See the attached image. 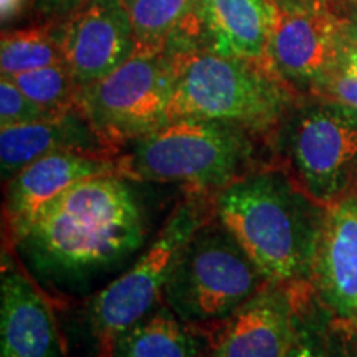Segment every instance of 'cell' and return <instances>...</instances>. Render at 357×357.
Returning a JSON list of instances; mask_svg holds the SVG:
<instances>
[{
	"label": "cell",
	"instance_id": "obj_24",
	"mask_svg": "<svg viewBox=\"0 0 357 357\" xmlns=\"http://www.w3.org/2000/svg\"><path fill=\"white\" fill-rule=\"evenodd\" d=\"M86 0H37L40 10L47 15H68Z\"/></svg>",
	"mask_w": 357,
	"mask_h": 357
},
{
	"label": "cell",
	"instance_id": "obj_16",
	"mask_svg": "<svg viewBox=\"0 0 357 357\" xmlns=\"http://www.w3.org/2000/svg\"><path fill=\"white\" fill-rule=\"evenodd\" d=\"M200 22L208 50L265 65L273 26L271 0H217Z\"/></svg>",
	"mask_w": 357,
	"mask_h": 357
},
{
	"label": "cell",
	"instance_id": "obj_5",
	"mask_svg": "<svg viewBox=\"0 0 357 357\" xmlns=\"http://www.w3.org/2000/svg\"><path fill=\"white\" fill-rule=\"evenodd\" d=\"M268 284L230 231L208 220L178 253L164 296L182 321L213 323L230 318Z\"/></svg>",
	"mask_w": 357,
	"mask_h": 357
},
{
	"label": "cell",
	"instance_id": "obj_10",
	"mask_svg": "<svg viewBox=\"0 0 357 357\" xmlns=\"http://www.w3.org/2000/svg\"><path fill=\"white\" fill-rule=\"evenodd\" d=\"M58 40L78 86L108 77L136 50L124 0H86L58 26Z\"/></svg>",
	"mask_w": 357,
	"mask_h": 357
},
{
	"label": "cell",
	"instance_id": "obj_25",
	"mask_svg": "<svg viewBox=\"0 0 357 357\" xmlns=\"http://www.w3.org/2000/svg\"><path fill=\"white\" fill-rule=\"evenodd\" d=\"M29 0H0V20L7 25L24 13Z\"/></svg>",
	"mask_w": 357,
	"mask_h": 357
},
{
	"label": "cell",
	"instance_id": "obj_14",
	"mask_svg": "<svg viewBox=\"0 0 357 357\" xmlns=\"http://www.w3.org/2000/svg\"><path fill=\"white\" fill-rule=\"evenodd\" d=\"M60 151L116 159L106 153L78 108L40 121L0 128V169L7 181L37 159Z\"/></svg>",
	"mask_w": 357,
	"mask_h": 357
},
{
	"label": "cell",
	"instance_id": "obj_21",
	"mask_svg": "<svg viewBox=\"0 0 357 357\" xmlns=\"http://www.w3.org/2000/svg\"><path fill=\"white\" fill-rule=\"evenodd\" d=\"M55 114L60 113H52L42 108L30 100L10 78L2 77L0 79V128L40 121Z\"/></svg>",
	"mask_w": 357,
	"mask_h": 357
},
{
	"label": "cell",
	"instance_id": "obj_28",
	"mask_svg": "<svg viewBox=\"0 0 357 357\" xmlns=\"http://www.w3.org/2000/svg\"><path fill=\"white\" fill-rule=\"evenodd\" d=\"M215 2H217V0H194V7H192V12H194L195 15H197V19L200 20V17H202L204 13L207 12L208 8H211Z\"/></svg>",
	"mask_w": 357,
	"mask_h": 357
},
{
	"label": "cell",
	"instance_id": "obj_4",
	"mask_svg": "<svg viewBox=\"0 0 357 357\" xmlns=\"http://www.w3.org/2000/svg\"><path fill=\"white\" fill-rule=\"evenodd\" d=\"M245 129L211 119H172L116 158L118 176L137 182H181L195 192L245 176L253 146Z\"/></svg>",
	"mask_w": 357,
	"mask_h": 357
},
{
	"label": "cell",
	"instance_id": "obj_12",
	"mask_svg": "<svg viewBox=\"0 0 357 357\" xmlns=\"http://www.w3.org/2000/svg\"><path fill=\"white\" fill-rule=\"evenodd\" d=\"M118 176L116 159L60 151L43 155L8 178L6 220L13 243H19L40 212L78 182L98 176Z\"/></svg>",
	"mask_w": 357,
	"mask_h": 357
},
{
	"label": "cell",
	"instance_id": "obj_15",
	"mask_svg": "<svg viewBox=\"0 0 357 357\" xmlns=\"http://www.w3.org/2000/svg\"><path fill=\"white\" fill-rule=\"evenodd\" d=\"M0 347L2 357H60L50 307L19 271L2 278Z\"/></svg>",
	"mask_w": 357,
	"mask_h": 357
},
{
	"label": "cell",
	"instance_id": "obj_8",
	"mask_svg": "<svg viewBox=\"0 0 357 357\" xmlns=\"http://www.w3.org/2000/svg\"><path fill=\"white\" fill-rule=\"evenodd\" d=\"M287 151L294 181L316 202L357 194V116L314 96L289 116Z\"/></svg>",
	"mask_w": 357,
	"mask_h": 357
},
{
	"label": "cell",
	"instance_id": "obj_26",
	"mask_svg": "<svg viewBox=\"0 0 357 357\" xmlns=\"http://www.w3.org/2000/svg\"><path fill=\"white\" fill-rule=\"evenodd\" d=\"M288 357H324V354L310 336H296V341H294L293 349Z\"/></svg>",
	"mask_w": 357,
	"mask_h": 357
},
{
	"label": "cell",
	"instance_id": "obj_6",
	"mask_svg": "<svg viewBox=\"0 0 357 357\" xmlns=\"http://www.w3.org/2000/svg\"><path fill=\"white\" fill-rule=\"evenodd\" d=\"M174 75L164 53H132L108 77L78 86L77 108L114 158L171 121Z\"/></svg>",
	"mask_w": 357,
	"mask_h": 357
},
{
	"label": "cell",
	"instance_id": "obj_22",
	"mask_svg": "<svg viewBox=\"0 0 357 357\" xmlns=\"http://www.w3.org/2000/svg\"><path fill=\"white\" fill-rule=\"evenodd\" d=\"M312 96L331 101L357 116V78L339 68L323 84H319Z\"/></svg>",
	"mask_w": 357,
	"mask_h": 357
},
{
	"label": "cell",
	"instance_id": "obj_13",
	"mask_svg": "<svg viewBox=\"0 0 357 357\" xmlns=\"http://www.w3.org/2000/svg\"><path fill=\"white\" fill-rule=\"evenodd\" d=\"M291 311L288 289L268 284L227 318L213 357H288L296 341Z\"/></svg>",
	"mask_w": 357,
	"mask_h": 357
},
{
	"label": "cell",
	"instance_id": "obj_23",
	"mask_svg": "<svg viewBox=\"0 0 357 357\" xmlns=\"http://www.w3.org/2000/svg\"><path fill=\"white\" fill-rule=\"evenodd\" d=\"M344 17V40L347 47L357 48V0H339Z\"/></svg>",
	"mask_w": 357,
	"mask_h": 357
},
{
	"label": "cell",
	"instance_id": "obj_20",
	"mask_svg": "<svg viewBox=\"0 0 357 357\" xmlns=\"http://www.w3.org/2000/svg\"><path fill=\"white\" fill-rule=\"evenodd\" d=\"M7 78H10L30 100L52 113L77 109L78 84L65 61Z\"/></svg>",
	"mask_w": 357,
	"mask_h": 357
},
{
	"label": "cell",
	"instance_id": "obj_2",
	"mask_svg": "<svg viewBox=\"0 0 357 357\" xmlns=\"http://www.w3.org/2000/svg\"><path fill=\"white\" fill-rule=\"evenodd\" d=\"M218 222L276 287L311 280L326 207L281 171L248 172L217 192Z\"/></svg>",
	"mask_w": 357,
	"mask_h": 357
},
{
	"label": "cell",
	"instance_id": "obj_18",
	"mask_svg": "<svg viewBox=\"0 0 357 357\" xmlns=\"http://www.w3.org/2000/svg\"><path fill=\"white\" fill-rule=\"evenodd\" d=\"M131 19L134 53H164L171 35L192 12L194 0H124Z\"/></svg>",
	"mask_w": 357,
	"mask_h": 357
},
{
	"label": "cell",
	"instance_id": "obj_11",
	"mask_svg": "<svg viewBox=\"0 0 357 357\" xmlns=\"http://www.w3.org/2000/svg\"><path fill=\"white\" fill-rule=\"evenodd\" d=\"M311 281L334 323L357 331V194L326 207Z\"/></svg>",
	"mask_w": 357,
	"mask_h": 357
},
{
	"label": "cell",
	"instance_id": "obj_1",
	"mask_svg": "<svg viewBox=\"0 0 357 357\" xmlns=\"http://www.w3.org/2000/svg\"><path fill=\"white\" fill-rule=\"evenodd\" d=\"M144 215L124 177L78 182L45 207L19 247L38 273L78 280L118 265L141 248Z\"/></svg>",
	"mask_w": 357,
	"mask_h": 357
},
{
	"label": "cell",
	"instance_id": "obj_27",
	"mask_svg": "<svg viewBox=\"0 0 357 357\" xmlns=\"http://www.w3.org/2000/svg\"><path fill=\"white\" fill-rule=\"evenodd\" d=\"M339 68L357 78V48L347 47L346 45L341 56V66H339Z\"/></svg>",
	"mask_w": 357,
	"mask_h": 357
},
{
	"label": "cell",
	"instance_id": "obj_3",
	"mask_svg": "<svg viewBox=\"0 0 357 357\" xmlns=\"http://www.w3.org/2000/svg\"><path fill=\"white\" fill-rule=\"evenodd\" d=\"M164 55L174 75L171 121L211 119L263 132L284 119L293 106L294 89L258 61L208 48Z\"/></svg>",
	"mask_w": 357,
	"mask_h": 357
},
{
	"label": "cell",
	"instance_id": "obj_9",
	"mask_svg": "<svg viewBox=\"0 0 357 357\" xmlns=\"http://www.w3.org/2000/svg\"><path fill=\"white\" fill-rule=\"evenodd\" d=\"M265 65L294 91L312 93L341 66L346 48L339 0H271Z\"/></svg>",
	"mask_w": 357,
	"mask_h": 357
},
{
	"label": "cell",
	"instance_id": "obj_7",
	"mask_svg": "<svg viewBox=\"0 0 357 357\" xmlns=\"http://www.w3.org/2000/svg\"><path fill=\"white\" fill-rule=\"evenodd\" d=\"M211 204L194 190L184 202L176 205L139 260L93 298L89 324L102 349L111 354L119 334L149 314L166 288L178 253L195 231L211 220Z\"/></svg>",
	"mask_w": 357,
	"mask_h": 357
},
{
	"label": "cell",
	"instance_id": "obj_17",
	"mask_svg": "<svg viewBox=\"0 0 357 357\" xmlns=\"http://www.w3.org/2000/svg\"><path fill=\"white\" fill-rule=\"evenodd\" d=\"M169 307L147 314L119 334L111 357H199L192 333Z\"/></svg>",
	"mask_w": 357,
	"mask_h": 357
},
{
	"label": "cell",
	"instance_id": "obj_19",
	"mask_svg": "<svg viewBox=\"0 0 357 357\" xmlns=\"http://www.w3.org/2000/svg\"><path fill=\"white\" fill-rule=\"evenodd\" d=\"M58 26H33V29L12 30L2 35L0 42V70L2 77L32 71L43 66L61 63Z\"/></svg>",
	"mask_w": 357,
	"mask_h": 357
}]
</instances>
